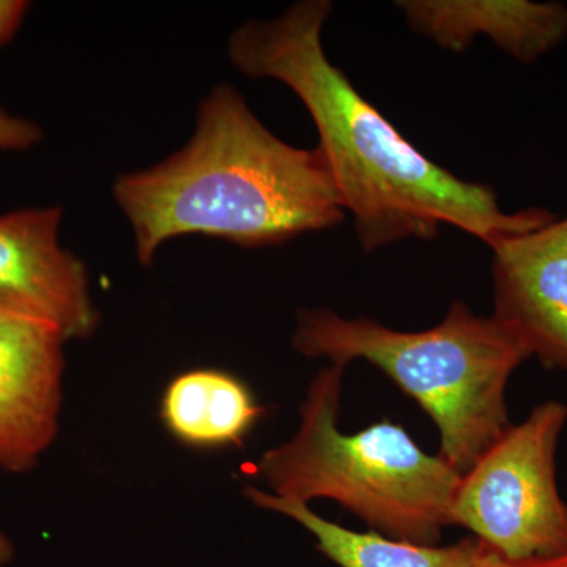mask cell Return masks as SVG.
Returning a JSON list of instances; mask_svg holds the SVG:
<instances>
[{"instance_id": "6da1fadb", "label": "cell", "mask_w": 567, "mask_h": 567, "mask_svg": "<svg viewBox=\"0 0 567 567\" xmlns=\"http://www.w3.org/2000/svg\"><path fill=\"white\" fill-rule=\"evenodd\" d=\"M327 0L295 3L276 20L249 21L229 40L230 61L252 78L297 93L319 132V151L365 251L457 227L495 246L554 221L539 208L506 213L494 189L465 182L405 140L349 78L328 61Z\"/></svg>"}, {"instance_id": "7a4b0ae2", "label": "cell", "mask_w": 567, "mask_h": 567, "mask_svg": "<svg viewBox=\"0 0 567 567\" xmlns=\"http://www.w3.org/2000/svg\"><path fill=\"white\" fill-rule=\"evenodd\" d=\"M112 192L142 265L182 235L262 248L346 218L319 147L279 140L230 85L205 96L185 147L156 166L123 174Z\"/></svg>"}, {"instance_id": "3957f363", "label": "cell", "mask_w": 567, "mask_h": 567, "mask_svg": "<svg viewBox=\"0 0 567 567\" xmlns=\"http://www.w3.org/2000/svg\"><path fill=\"white\" fill-rule=\"evenodd\" d=\"M297 352L333 364L365 360L385 372L432 417L439 456L464 473L511 425L506 388L532 358L509 328L454 301L431 330L395 331L375 320L344 319L330 309L301 311Z\"/></svg>"}, {"instance_id": "277c9868", "label": "cell", "mask_w": 567, "mask_h": 567, "mask_svg": "<svg viewBox=\"0 0 567 567\" xmlns=\"http://www.w3.org/2000/svg\"><path fill=\"white\" fill-rule=\"evenodd\" d=\"M346 365L324 368L301 405L292 440L267 451L257 473L276 496L308 505L327 498L380 535L436 546L453 524L462 473L425 454L401 424L380 421L357 432L338 429Z\"/></svg>"}, {"instance_id": "5b68a950", "label": "cell", "mask_w": 567, "mask_h": 567, "mask_svg": "<svg viewBox=\"0 0 567 567\" xmlns=\"http://www.w3.org/2000/svg\"><path fill=\"white\" fill-rule=\"evenodd\" d=\"M566 423L567 405L547 401L511 424L462 475L453 524L514 561L567 555V503L557 483Z\"/></svg>"}, {"instance_id": "8992f818", "label": "cell", "mask_w": 567, "mask_h": 567, "mask_svg": "<svg viewBox=\"0 0 567 567\" xmlns=\"http://www.w3.org/2000/svg\"><path fill=\"white\" fill-rule=\"evenodd\" d=\"M66 339L43 317L0 300V468L25 473L59 432Z\"/></svg>"}, {"instance_id": "52a82bcc", "label": "cell", "mask_w": 567, "mask_h": 567, "mask_svg": "<svg viewBox=\"0 0 567 567\" xmlns=\"http://www.w3.org/2000/svg\"><path fill=\"white\" fill-rule=\"evenodd\" d=\"M62 210L29 208L0 216V300L47 319L66 341L100 323L85 265L59 241Z\"/></svg>"}, {"instance_id": "ba28073f", "label": "cell", "mask_w": 567, "mask_h": 567, "mask_svg": "<svg viewBox=\"0 0 567 567\" xmlns=\"http://www.w3.org/2000/svg\"><path fill=\"white\" fill-rule=\"evenodd\" d=\"M495 319L547 368L567 372V218L495 246Z\"/></svg>"}, {"instance_id": "9c48e42d", "label": "cell", "mask_w": 567, "mask_h": 567, "mask_svg": "<svg viewBox=\"0 0 567 567\" xmlns=\"http://www.w3.org/2000/svg\"><path fill=\"white\" fill-rule=\"evenodd\" d=\"M413 31L442 48L464 51L486 35L517 61L546 55L567 37V7L527 0H410L399 2Z\"/></svg>"}, {"instance_id": "30bf717a", "label": "cell", "mask_w": 567, "mask_h": 567, "mask_svg": "<svg viewBox=\"0 0 567 567\" xmlns=\"http://www.w3.org/2000/svg\"><path fill=\"white\" fill-rule=\"evenodd\" d=\"M264 412L244 380L218 369L183 372L162 399L167 431L196 450L244 445Z\"/></svg>"}, {"instance_id": "8fae6325", "label": "cell", "mask_w": 567, "mask_h": 567, "mask_svg": "<svg viewBox=\"0 0 567 567\" xmlns=\"http://www.w3.org/2000/svg\"><path fill=\"white\" fill-rule=\"evenodd\" d=\"M254 505L293 518L316 537L320 554L339 567H473L484 546L476 537H466L453 546H420L391 539L380 533H358L317 516L308 505L246 487Z\"/></svg>"}, {"instance_id": "7c38bea8", "label": "cell", "mask_w": 567, "mask_h": 567, "mask_svg": "<svg viewBox=\"0 0 567 567\" xmlns=\"http://www.w3.org/2000/svg\"><path fill=\"white\" fill-rule=\"evenodd\" d=\"M39 126L25 118L14 117L0 107V148L24 151L40 141Z\"/></svg>"}, {"instance_id": "4fadbf2b", "label": "cell", "mask_w": 567, "mask_h": 567, "mask_svg": "<svg viewBox=\"0 0 567 567\" xmlns=\"http://www.w3.org/2000/svg\"><path fill=\"white\" fill-rule=\"evenodd\" d=\"M473 567H567V555L555 558H537V559H506L492 554L484 547L483 554L477 558L476 565Z\"/></svg>"}, {"instance_id": "5bb4252c", "label": "cell", "mask_w": 567, "mask_h": 567, "mask_svg": "<svg viewBox=\"0 0 567 567\" xmlns=\"http://www.w3.org/2000/svg\"><path fill=\"white\" fill-rule=\"evenodd\" d=\"M28 9L29 3L21 0H0V47L9 43Z\"/></svg>"}, {"instance_id": "9a60e30c", "label": "cell", "mask_w": 567, "mask_h": 567, "mask_svg": "<svg viewBox=\"0 0 567 567\" xmlns=\"http://www.w3.org/2000/svg\"><path fill=\"white\" fill-rule=\"evenodd\" d=\"M14 557V547L7 535L0 532V567L10 565L11 559Z\"/></svg>"}]
</instances>
